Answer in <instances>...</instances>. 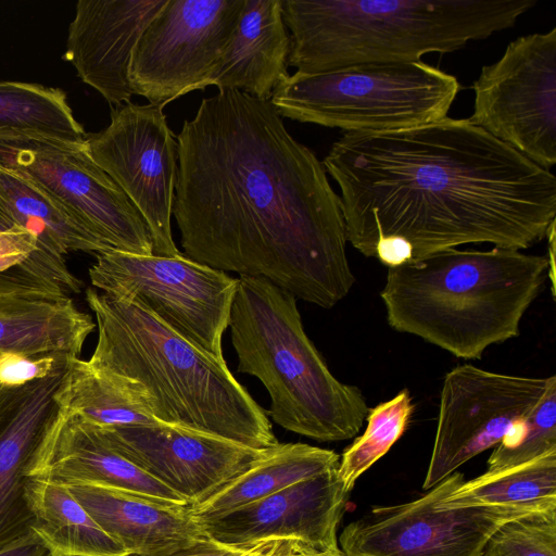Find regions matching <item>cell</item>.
<instances>
[{
  "mask_svg": "<svg viewBox=\"0 0 556 556\" xmlns=\"http://www.w3.org/2000/svg\"><path fill=\"white\" fill-rule=\"evenodd\" d=\"M173 215L184 254L331 308L352 289L340 197L269 100L218 90L178 134Z\"/></svg>",
  "mask_w": 556,
  "mask_h": 556,
  "instance_id": "1",
  "label": "cell"
},
{
  "mask_svg": "<svg viewBox=\"0 0 556 556\" xmlns=\"http://www.w3.org/2000/svg\"><path fill=\"white\" fill-rule=\"evenodd\" d=\"M323 165L346 241L387 267L457 248L521 250L556 223V177L465 119L344 132Z\"/></svg>",
  "mask_w": 556,
  "mask_h": 556,
  "instance_id": "2",
  "label": "cell"
},
{
  "mask_svg": "<svg viewBox=\"0 0 556 556\" xmlns=\"http://www.w3.org/2000/svg\"><path fill=\"white\" fill-rule=\"evenodd\" d=\"M86 302L98 340L89 363L144 390L153 416L255 450L279 442L266 412L218 359L180 336L146 306L93 288Z\"/></svg>",
  "mask_w": 556,
  "mask_h": 556,
  "instance_id": "3",
  "label": "cell"
},
{
  "mask_svg": "<svg viewBox=\"0 0 556 556\" xmlns=\"http://www.w3.org/2000/svg\"><path fill=\"white\" fill-rule=\"evenodd\" d=\"M548 274L547 256L453 248L388 268L380 296L394 330L479 359L490 345L520 334Z\"/></svg>",
  "mask_w": 556,
  "mask_h": 556,
  "instance_id": "4",
  "label": "cell"
},
{
  "mask_svg": "<svg viewBox=\"0 0 556 556\" xmlns=\"http://www.w3.org/2000/svg\"><path fill=\"white\" fill-rule=\"evenodd\" d=\"M538 0H281L288 64L317 74L420 61L513 27Z\"/></svg>",
  "mask_w": 556,
  "mask_h": 556,
  "instance_id": "5",
  "label": "cell"
},
{
  "mask_svg": "<svg viewBox=\"0 0 556 556\" xmlns=\"http://www.w3.org/2000/svg\"><path fill=\"white\" fill-rule=\"evenodd\" d=\"M296 298L262 277L240 276L230 311L237 371L267 390V416L320 442L354 438L367 417L362 391L329 370L307 337Z\"/></svg>",
  "mask_w": 556,
  "mask_h": 556,
  "instance_id": "6",
  "label": "cell"
},
{
  "mask_svg": "<svg viewBox=\"0 0 556 556\" xmlns=\"http://www.w3.org/2000/svg\"><path fill=\"white\" fill-rule=\"evenodd\" d=\"M459 89L455 76L420 60L295 72L269 101L281 117L345 132H379L447 117Z\"/></svg>",
  "mask_w": 556,
  "mask_h": 556,
  "instance_id": "7",
  "label": "cell"
},
{
  "mask_svg": "<svg viewBox=\"0 0 556 556\" xmlns=\"http://www.w3.org/2000/svg\"><path fill=\"white\" fill-rule=\"evenodd\" d=\"M0 166L29 180L113 250L152 255L144 218L94 163L85 139L0 130Z\"/></svg>",
  "mask_w": 556,
  "mask_h": 556,
  "instance_id": "8",
  "label": "cell"
},
{
  "mask_svg": "<svg viewBox=\"0 0 556 556\" xmlns=\"http://www.w3.org/2000/svg\"><path fill=\"white\" fill-rule=\"evenodd\" d=\"M103 293L146 306L160 320L218 359L238 279L178 256L139 255L117 250L96 254L88 270Z\"/></svg>",
  "mask_w": 556,
  "mask_h": 556,
  "instance_id": "9",
  "label": "cell"
},
{
  "mask_svg": "<svg viewBox=\"0 0 556 556\" xmlns=\"http://www.w3.org/2000/svg\"><path fill=\"white\" fill-rule=\"evenodd\" d=\"M468 122L539 166L556 163V28L520 36L472 84Z\"/></svg>",
  "mask_w": 556,
  "mask_h": 556,
  "instance_id": "10",
  "label": "cell"
},
{
  "mask_svg": "<svg viewBox=\"0 0 556 556\" xmlns=\"http://www.w3.org/2000/svg\"><path fill=\"white\" fill-rule=\"evenodd\" d=\"M463 482V473L455 471L415 501L374 507L344 528L341 548L354 556H481L490 536L507 521L556 508L440 506Z\"/></svg>",
  "mask_w": 556,
  "mask_h": 556,
  "instance_id": "11",
  "label": "cell"
},
{
  "mask_svg": "<svg viewBox=\"0 0 556 556\" xmlns=\"http://www.w3.org/2000/svg\"><path fill=\"white\" fill-rule=\"evenodd\" d=\"M556 376L520 377L471 364L443 379L433 448L422 488L432 489L485 450L521 432Z\"/></svg>",
  "mask_w": 556,
  "mask_h": 556,
  "instance_id": "12",
  "label": "cell"
},
{
  "mask_svg": "<svg viewBox=\"0 0 556 556\" xmlns=\"http://www.w3.org/2000/svg\"><path fill=\"white\" fill-rule=\"evenodd\" d=\"M165 104L131 102L111 109V122L85 137L87 151L144 218L156 256L182 254L170 218L178 173V143Z\"/></svg>",
  "mask_w": 556,
  "mask_h": 556,
  "instance_id": "13",
  "label": "cell"
},
{
  "mask_svg": "<svg viewBox=\"0 0 556 556\" xmlns=\"http://www.w3.org/2000/svg\"><path fill=\"white\" fill-rule=\"evenodd\" d=\"M245 0H167L142 31L128 77L157 104L201 90L224 52Z\"/></svg>",
  "mask_w": 556,
  "mask_h": 556,
  "instance_id": "14",
  "label": "cell"
},
{
  "mask_svg": "<svg viewBox=\"0 0 556 556\" xmlns=\"http://www.w3.org/2000/svg\"><path fill=\"white\" fill-rule=\"evenodd\" d=\"M100 428L114 450L189 506L207 500L267 450L251 448L218 435L162 421Z\"/></svg>",
  "mask_w": 556,
  "mask_h": 556,
  "instance_id": "15",
  "label": "cell"
},
{
  "mask_svg": "<svg viewBox=\"0 0 556 556\" xmlns=\"http://www.w3.org/2000/svg\"><path fill=\"white\" fill-rule=\"evenodd\" d=\"M349 494L336 468L200 523L207 539L228 546L294 539L325 552L339 546Z\"/></svg>",
  "mask_w": 556,
  "mask_h": 556,
  "instance_id": "16",
  "label": "cell"
},
{
  "mask_svg": "<svg viewBox=\"0 0 556 556\" xmlns=\"http://www.w3.org/2000/svg\"><path fill=\"white\" fill-rule=\"evenodd\" d=\"M26 478L63 485L94 484L172 506H189L114 450L99 426L54 408L25 468Z\"/></svg>",
  "mask_w": 556,
  "mask_h": 556,
  "instance_id": "17",
  "label": "cell"
},
{
  "mask_svg": "<svg viewBox=\"0 0 556 556\" xmlns=\"http://www.w3.org/2000/svg\"><path fill=\"white\" fill-rule=\"evenodd\" d=\"M167 0H79L68 26L65 59L111 105L130 102L128 72L142 31Z\"/></svg>",
  "mask_w": 556,
  "mask_h": 556,
  "instance_id": "18",
  "label": "cell"
},
{
  "mask_svg": "<svg viewBox=\"0 0 556 556\" xmlns=\"http://www.w3.org/2000/svg\"><path fill=\"white\" fill-rule=\"evenodd\" d=\"M94 328L59 285L20 269L0 274V352L79 357Z\"/></svg>",
  "mask_w": 556,
  "mask_h": 556,
  "instance_id": "19",
  "label": "cell"
},
{
  "mask_svg": "<svg viewBox=\"0 0 556 556\" xmlns=\"http://www.w3.org/2000/svg\"><path fill=\"white\" fill-rule=\"evenodd\" d=\"M0 200L17 226L37 236L36 252L20 270L79 293L83 282L71 274L64 255L100 254L113 249L64 206L23 176L0 166Z\"/></svg>",
  "mask_w": 556,
  "mask_h": 556,
  "instance_id": "20",
  "label": "cell"
},
{
  "mask_svg": "<svg viewBox=\"0 0 556 556\" xmlns=\"http://www.w3.org/2000/svg\"><path fill=\"white\" fill-rule=\"evenodd\" d=\"M65 486L130 556L173 553L207 539L190 506H172L94 484Z\"/></svg>",
  "mask_w": 556,
  "mask_h": 556,
  "instance_id": "21",
  "label": "cell"
},
{
  "mask_svg": "<svg viewBox=\"0 0 556 556\" xmlns=\"http://www.w3.org/2000/svg\"><path fill=\"white\" fill-rule=\"evenodd\" d=\"M291 39L281 0H245L232 35L202 89H236L270 100L288 77Z\"/></svg>",
  "mask_w": 556,
  "mask_h": 556,
  "instance_id": "22",
  "label": "cell"
},
{
  "mask_svg": "<svg viewBox=\"0 0 556 556\" xmlns=\"http://www.w3.org/2000/svg\"><path fill=\"white\" fill-rule=\"evenodd\" d=\"M64 371L10 389L0 429V547L31 531L25 468L55 408L53 396Z\"/></svg>",
  "mask_w": 556,
  "mask_h": 556,
  "instance_id": "23",
  "label": "cell"
},
{
  "mask_svg": "<svg viewBox=\"0 0 556 556\" xmlns=\"http://www.w3.org/2000/svg\"><path fill=\"white\" fill-rule=\"evenodd\" d=\"M55 407L104 428L160 422L137 382L71 356L53 396Z\"/></svg>",
  "mask_w": 556,
  "mask_h": 556,
  "instance_id": "24",
  "label": "cell"
},
{
  "mask_svg": "<svg viewBox=\"0 0 556 556\" xmlns=\"http://www.w3.org/2000/svg\"><path fill=\"white\" fill-rule=\"evenodd\" d=\"M339 462L332 450L305 443H278L207 500L190 506V510L202 522L336 469Z\"/></svg>",
  "mask_w": 556,
  "mask_h": 556,
  "instance_id": "25",
  "label": "cell"
},
{
  "mask_svg": "<svg viewBox=\"0 0 556 556\" xmlns=\"http://www.w3.org/2000/svg\"><path fill=\"white\" fill-rule=\"evenodd\" d=\"M30 530L52 556H130L63 484L27 478Z\"/></svg>",
  "mask_w": 556,
  "mask_h": 556,
  "instance_id": "26",
  "label": "cell"
},
{
  "mask_svg": "<svg viewBox=\"0 0 556 556\" xmlns=\"http://www.w3.org/2000/svg\"><path fill=\"white\" fill-rule=\"evenodd\" d=\"M443 507H556V451L530 462L464 481L440 503Z\"/></svg>",
  "mask_w": 556,
  "mask_h": 556,
  "instance_id": "27",
  "label": "cell"
},
{
  "mask_svg": "<svg viewBox=\"0 0 556 556\" xmlns=\"http://www.w3.org/2000/svg\"><path fill=\"white\" fill-rule=\"evenodd\" d=\"M0 130H23L85 139L65 92L22 81H0Z\"/></svg>",
  "mask_w": 556,
  "mask_h": 556,
  "instance_id": "28",
  "label": "cell"
},
{
  "mask_svg": "<svg viewBox=\"0 0 556 556\" xmlns=\"http://www.w3.org/2000/svg\"><path fill=\"white\" fill-rule=\"evenodd\" d=\"M414 409L407 389L368 409L365 432L343 452L338 466V475L349 492L356 480L403 435Z\"/></svg>",
  "mask_w": 556,
  "mask_h": 556,
  "instance_id": "29",
  "label": "cell"
},
{
  "mask_svg": "<svg viewBox=\"0 0 556 556\" xmlns=\"http://www.w3.org/2000/svg\"><path fill=\"white\" fill-rule=\"evenodd\" d=\"M481 556H556V508L507 521L490 536Z\"/></svg>",
  "mask_w": 556,
  "mask_h": 556,
  "instance_id": "30",
  "label": "cell"
},
{
  "mask_svg": "<svg viewBox=\"0 0 556 556\" xmlns=\"http://www.w3.org/2000/svg\"><path fill=\"white\" fill-rule=\"evenodd\" d=\"M552 451H556V382L535 406L520 438L510 445H496L486 471L521 465Z\"/></svg>",
  "mask_w": 556,
  "mask_h": 556,
  "instance_id": "31",
  "label": "cell"
},
{
  "mask_svg": "<svg viewBox=\"0 0 556 556\" xmlns=\"http://www.w3.org/2000/svg\"><path fill=\"white\" fill-rule=\"evenodd\" d=\"M71 356L46 354L29 356L17 352H0V386L15 389L65 369Z\"/></svg>",
  "mask_w": 556,
  "mask_h": 556,
  "instance_id": "32",
  "label": "cell"
},
{
  "mask_svg": "<svg viewBox=\"0 0 556 556\" xmlns=\"http://www.w3.org/2000/svg\"><path fill=\"white\" fill-rule=\"evenodd\" d=\"M37 236L21 226L0 230V274L20 268L36 252Z\"/></svg>",
  "mask_w": 556,
  "mask_h": 556,
  "instance_id": "33",
  "label": "cell"
},
{
  "mask_svg": "<svg viewBox=\"0 0 556 556\" xmlns=\"http://www.w3.org/2000/svg\"><path fill=\"white\" fill-rule=\"evenodd\" d=\"M311 545L294 539H267L251 544L240 556H319Z\"/></svg>",
  "mask_w": 556,
  "mask_h": 556,
  "instance_id": "34",
  "label": "cell"
},
{
  "mask_svg": "<svg viewBox=\"0 0 556 556\" xmlns=\"http://www.w3.org/2000/svg\"><path fill=\"white\" fill-rule=\"evenodd\" d=\"M247 547L228 546L206 539L189 547L156 556H240Z\"/></svg>",
  "mask_w": 556,
  "mask_h": 556,
  "instance_id": "35",
  "label": "cell"
},
{
  "mask_svg": "<svg viewBox=\"0 0 556 556\" xmlns=\"http://www.w3.org/2000/svg\"><path fill=\"white\" fill-rule=\"evenodd\" d=\"M0 556H52L45 544L30 531L0 547Z\"/></svg>",
  "mask_w": 556,
  "mask_h": 556,
  "instance_id": "36",
  "label": "cell"
},
{
  "mask_svg": "<svg viewBox=\"0 0 556 556\" xmlns=\"http://www.w3.org/2000/svg\"><path fill=\"white\" fill-rule=\"evenodd\" d=\"M555 224L552 225V227L548 230L547 233V241H548V248H547V260H548V267H549V274L548 279L551 281L552 286V293L553 296H555Z\"/></svg>",
  "mask_w": 556,
  "mask_h": 556,
  "instance_id": "37",
  "label": "cell"
},
{
  "mask_svg": "<svg viewBox=\"0 0 556 556\" xmlns=\"http://www.w3.org/2000/svg\"><path fill=\"white\" fill-rule=\"evenodd\" d=\"M17 226L9 212L7 211L4 204L0 200V230L11 229Z\"/></svg>",
  "mask_w": 556,
  "mask_h": 556,
  "instance_id": "38",
  "label": "cell"
},
{
  "mask_svg": "<svg viewBox=\"0 0 556 556\" xmlns=\"http://www.w3.org/2000/svg\"><path fill=\"white\" fill-rule=\"evenodd\" d=\"M9 393H10V389H7V388H3L2 386H0V429L2 427L4 415H5L7 404H8V400H9Z\"/></svg>",
  "mask_w": 556,
  "mask_h": 556,
  "instance_id": "39",
  "label": "cell"
},
{
  "mask_svg": "<svg viewBox=\"0 0 556 556\" xmlns=\"http://www.w3.org/2000/svg\"><path fill=\"white\" fill-rule=\"evenodd\" d=\"M319 556H354V555H351L346 552H344L342 548H340L339 546L336 547V548H332V549H329V551H325V552H321L319 554Z\"/></svg>",
  "mask_w": 556,
  "mask_h": 556,
  "instance_id": "40",
  "label": "cell"
}]
</instances>
